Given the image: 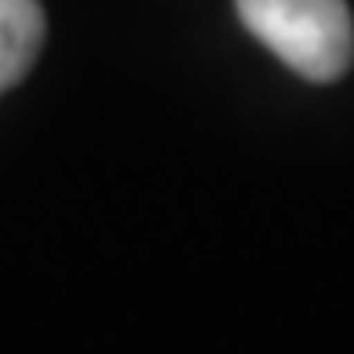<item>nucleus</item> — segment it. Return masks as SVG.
Wrapping results in <instances>:
<instances>
[{
  "mask_svg": "<svg viewBox=\"0 0 354 354\" xmlns=\"http://www.w3.org/2000/svg\"><path fill=\"white\" fill-rule=\"evenodd\" d=\"M239 19L271 55L311 84H333L354 62L347 0H235Z\"/></svg>",
  "mask_w": 354,
  "mask_h": 354,
  "instance_id": "obj_1",
  "label": "nucleus"
},
{
  "mask_svg": "<svg viewBox=\"0 0 354 354\" xmlns=\"http://www.w3.org/2000/svg\"><path fill=\"white\" fill-rule=\"evenodd\" d=\"M44 47V8L37 0H0V94L33 69Z\"/></svg>",
  "mask_w": 354,
  "mask_h": 354,
  "instance_id": "obj_2",
  "label": "nucleus"
}]
</instances>
